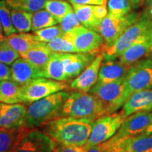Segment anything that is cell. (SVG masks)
Wrapping results in <instances>:
<instances>
[{
  "label": "cell",
  "mask_w": 152,
  "mask_h": 152,
  "mask_svg": "<svg viewBox=\"0 0 152 152\" xmlns=\"http://www.w3.org/2000/svg\"><path fill=\"white\" fill-rule=\"evenodd\" d=\"M94 123L87 118H56L42 125L41 130L58 144L83 147L90 138Z\"/></svg>",
  "instance_id": "cell-1"
},
{
  "label": "cell",
  "mask_w": 152,
  "mask_h": 152,
  "mask_svg": "<svg viewBox=\"0 0 152 152\" xmlns=\"http://www.w3.org/2000/svg\"><path fill=\"white\" fill-rule=\"evenodd\" d=\"M106 113L101 102L90 92L73 91L69 93L56 117H73L95 121Z\"/></svg>",
  "instance_id": "cell-2"
},
{
  "label": "cell",
  "mask_w": 152,
  "mask_h": 152,
  "mask_svg": "<svg viewBox=\"0 0 152 152\" xmlns=\"http://www.w3.org/2000/svg\"><path fill=\"white\" fill-rule=\"evenodd\" d=\"M152 38V19L144 12L111 46L102 48L104 61L115 60L133 44Z\"/></svg>",
  "instance_id": "cell-3"
},
{
  "label": "cell",
  "mask_w": 152,
  "mask_h": 152,
  "mask_svg": "<svg viewBox=\"0 0 152 152\" xmlns=\"http://www.w3.org/2000/svg\"><path fill=\"white\" fill-rule=\"evenodd\" d=\"M69 92L61 91L33 102L26 111L23 127L27 129L41 128L56 117Z\"/></svg>",
  "instance_id": "cell-4"
},
{
  "label": "cell",
  "mask_w": 152,
  "mask_h": 152,
  "mask_svg": "<svg viewBox=\"0 0 152 152\" xmlns=\"http://www.w3.org/2000/svg\"><path fill=\"white\" fill-rule=\"evenodd\" d=\"M125 78L108 83H99L89 91L101 102L106 115L115 113L126 101Z\"/></svg>",
  "instance_id": "cell-5"
},
{
  "label": "cell",
  "mask_w": 152,
  "mask_h": 152,
  "mask_svg": "<svg viewBox=\"0 0 152 152\" xmlns=\"http://www.w3.org/2000/svg\"><path fill=\"white\" fill-rule=\"evenodd\" d=\"M123 111L99 118L94 121L88 141L84 145L86 149L103 143L116 134L126 118Z\"/></svg>",
  "instance_id": "cell-6"
},
{
  "label": "cell",
  "mask_w": 152,
  "mask_h": 152,
  "mask_svg": "<svg viewBox=\"0 0 152 152\" xmlns=\"http://www.w3.org/2000/svg\"><path fill=\"white\" fill-rule=\"evenodd\" d=\"M69 90V85L64 81L39 77L21 86L22 103L31 104L61 91Z\"/></svg>",
  "instance_id": "cell-7"
},
{
  "label": "cell",
  "mask_w": 152,
  "mask_h": 152,
  "mask_svg": "<svg viewBox=\"0 0 152 152\" xmlns=\"http://www.w3.org/2000/svg\"><path fill=\"white\" fill-rule=\"evenodd\" d=\"M141 14L139 13L132 11L123 17H115L108 14L102 20L98 30V33L104 39L102 48L111 46L127 28L138 20Z\"/></svg>",
  "instance_id": "cell-8"
},
{
  "label": "cell",
  "mask_w": 152,
  "mask_h": 152,
  "mask_svg": "<svg viewBox=\"0 0 152 152\" xmlns=\"http://www.w3.org/2000/svg\"><path fill=\"white\" fill-rule=\"evenodd\" d=\"M152 89V60H140L131 66L125 78L126 100L133 93Z\"/></svg>",
  "instance_id": "cell-9"
},
{
  "label": "cell",
  "mask_w": 152,
  "mask_h": 152,
  "mask_svg": "<svg viewBox=\"0 0 152 152\" xmlns=\"http://www.w3.org/2000/svg\"><path fill=\"white\" fill-rule=\"evenodd\" d=\"M66 34L71 39L77 53L99 54L102 52L104 39L98 32L81 25Z\"/></svg>",
  "instance_id": "cell-10"
},
{
  "label": "cell",
  "mask_w": 152,
  "mask_h": 152,
  "mask_svg": "<svg viewBox=\"0 0 152 152\" xmlns=\"http://www.w3.org/2000/svg\"><path fill=\"white\" fill-rule=\"evenodd\" d=\"M56 145L43 131L30 129L12 152H53Z\"/></svg>",
  "instance_id": "cell-11"
},
{
  "label": "cell",
  "mask_w": 152,
  "mask_h": 152,
  "mask_svg": "<svg viewBox=\"0 0 152 152\" xmlns=\"http://www.w3.org/2000/svg\"><path fill=\"white\" fill-rule=\"evenodd\" d=\"M103 61V54L102 52L99 53L90 65L68 84L69 90L79 92H89L97 83L99 73Z\"/></svg>",
  "instance_id": "cell-12"
},
{
  "label": "cell",
  "mask_w": 152,
  "mask_h": 152,
  "mask_svg": "<svg viewBox=\"0 0 152 152\" xmlns=\"http://www.w3.org/2000/svg\"><path fill=\"white\" fill-rule=\"evenodd\" d=\"M151 122V111L137 112L125 118L115 135L119 138L140 135L143 134Z\"/></svg>",
  "instance_id": "cell-13"
},
{
  "label": "cell",
  "mask_w": 152,
  "mask_h": 152,
  "mask_svg": "<svg viewBox=\"0 0 152 152\" xmlns=\"http://www.w3.org/2000/svg\"><path fill=\"white\" fill-rule=\"evenodd\" d=\"M73 8L81 24L96 32L102 20L108 14L106 7L104 5L73 4Z\"/></svg>",
  "instance_id": "cell-14"
},
{
  "label": "cell",
  "mask_w": 152,
  "mask_h": 152,
  "mask_svg": "<svg viewBox=\"0 0 152 152\" xmlns=\"http://www.w3.org/2000/svg\"><path fill=\"white\" fill-rule=\"evenodd\" d=\"M98 54L62 53L64 72L67 81L75 78L93 61Z\"/></svg>",
  "instance_id": "cell-15"
},
{
  "label": "cell",
  "mask_w": 152,
  "mask_h": 152,
  "mask_svg": "<svg viewBox=\"0 0 152 152\" xmlns=\"http://www.w3.org/2000/svg\"><path fill=\"white\" fill-rule=\"evenodd\" d=\"M11 80L20 86L25 85L33 80L43 77V71L35 68L23 58H17L11 64Z\"/></svg>",
  "instance_id": "cell-16"
},
{
  "label": "cell",
  "mask_w": 152,
  "mask_h": 152,
  "mask_svg": "<svg viewBox=\"0 0 152 152\" xmlns=\"http://www.w3.org/2000/svg\"><path fill=\"white\" fill-rule=\"evenodd\" d=\"M27 108L21 103L1 104L0 128H17L23 126Z\"/></svg>",
  "instance_id": "cell-17"
},
{
  "label": "cell",
  "mask_w": 152,
  "mask_h": 152,
  "mask_svg": "<svg viewBox=\"0 0 152 152\" xmlns=\"http://www.w3.org/2000/svg\"><path fill=\"white\" fill-rule=\"evenodd\" d=\"M123 112L126 117L140 111H152V89L133 93L125 101Z\"/></svg>",
  "instance_id": "cell-18"
},
{
  "label": "cell",
  "mask_w": 152,
  "mask_h": 152,
  "mask_svg": "<svg viewBox=\"0 0 152 152\" xmlns=\"http://www.w3.org/2000/svg\"><path fill=\"white\" fill-rule=\"evenodd\" d=\"M131 66L120 61H103L101 66L97 83H108L126 77Z\"/></svg>",
  "instance_id": "cell-19"
},
{
  "label": "cell",
  "mask_w": 152,
  "mask_h": 152,
  "mask_svg": "<svg viewBox=\"0 0 152 152\" xmlns=\"http://www.w3.org/2000/svg\"><path fill=\"white\" fill-rule=\"evenodd\" d=\"M151 45L152 38L139 41L127 49L119 56L118 60L123 64L132 66L151 52Z\"/></svg>",
  "instance_id": "cell-20"
},
{
  "label": "cell",
  "mask_w": 152,
  "mask_h": 152,
  "mask_svg": "<svg viewBox=\"0 0 152 152\" xmlns=\"http://www.w3.org/2000/svg\"><path fill=\"white\" fill-rule=\"evenodd\" d=\"M30 129L0 128V152H12Z\"/></svg>",
  "instance_id": "cell-21"
},
{
  "label": "cell",
  "mask_w": 152,
  "mask_h": 152,
  "mask_svg": "<svg viewBox=\"0 0 152 152\" xmlns=\"http://www.w3.org/2000/svg\"><path fill=\"white\" fill-rule=\"evenodd\" d=\"M53 53L47 45V43L42 42L20 56L35 68L43 71Z\"/></svg>",
  "instance_id": "cell-22"
},
{
  "label": "cell",
  "mask_w": 152,
  "mask_h": 152,
  "mask_svg": "<svg viewBox=\"0 0 152 152\" xmlns=\"http://www.w3.org/2000/svg\"><path fill=\"white\" fill-rule=\"evenodd\" d=\"M5 39L20 55L42 43V42L37 40L34 34L27 33L12 34L6 36Z\"/></svg>",
  "instance_id": "cell-23"
},
{
  "label": "cell",
  "mask_w": 152,
  "mask_h": 152,
  "mask_svg": "<svg viewBox=\"0 0 152 152\" xmlns=\"http://www.w3.org/2000/svg\"><path fill=\"white\" fill-rule=\"evenodd\" d=\"M0 102L6 104L22 103L21 86L11 80L0 81Z\"/></svg>",
  "instance_id": "cell-24"
},
{
  "label": "cell",
  "mask_w": 152,
  "mask_h": 152,
  "mask_svg": "<svg viewBox=\"0 0 152 152\" xmlns=\"http://www.w3.org/2000/svg\"><path fill=\"white\" fill-rule=\"evenodd\" d=\"M43 77L58 81H67L64 72L62 53L54 52L43 70Z\"/></svg>",
  "instance_id": "cell-25"
},
{
  "label": "cell",
  "mask_w": 152,
  "mask_h": 152,
  "mask_svg": "<svg viewBox=\"0 0 152 152\" xmlns=\"http://www.w3.org/2000/svg\"><path fill=\"white\" fill-rule=\"evenodd\" d=\"M124 144L129 152H152V134L124 138Z\"/></svg>",
  "instance_id": "cell-26"
},
{
  "label": "cell",
  "mask_w": 152,
  "mask_h": 152,
  "mask_svg": "<svg viewBox=\"0 0 152 152\" xmlns=\"http://www.w3.org/2000/svg\"><path fill=\"white\" fill-rule=\"evenodd\" d=\"M45 8L58 23L61 22L64 17L73 11L72 6L64 0H47Z\"/></svg>",
  "instance_id": "cell-27"
},
{
  "label": "cell",
  "mask_w": 152,
  "mask_h": 152,
  "mask_svg": "<svg viewBox=\"0 0 152 152\" xmlns=\"http://www.w3.org/2000/svg\"><path fill=\"white\" fill-rule=\"evenodd\" d=\"M11 14L13 25L17 33H28L31 30L33 13L11 9Z\"/></svg>",
  "instance_id": "cell-28"
},
{
  "label": "cell",
  "mask_w": 152,
  "mask_h": 152,
  "mask_svg": "<svg viewBox=\"0 0 152 152\" xmlns=\"http://www.w3.org/2000/svg\"><path fill=\"white\" fill-rule=\"evenodd\" d=\"M58 23L56 19L46 9H40L33 13L31 30L33 32L37 31L43 28L55 26Z\"/></svg>",
  "instance_id": "cell-29"
},
{
  "label": "cell",
  "mask_w": 152,
  "mask_h": 152,
  "mask_svg": "<svg viewBox=\"0 0 152 152\" xmlns=\"http://www.w3.org/2000/svg\"><path fill=\"white\" fill-rule=\"evenodd\" d=\"M47 0H6L9 8L28 12H35L45 8Z\"/></svg>",
  "instance_id": "cell-30"
},
{
  "label": "cell",
  "mask_w": 152,
  "mask_h": 152,
  "mask_svg": "<svg viewBox=\"0 0 152 152\" xmlns=\"http://www.w3.org/2000/svg\"><path fill=\"white\" fill-rule=\"evenodd\" d=\"M47 45L53 52L56 53H77L71 39L67 34L61 37L55 38L47 43Z\"/></svg>",
  "instance_id": "cell-31"
},
{
  "label": "cell",
  "mask_w": 152,
  "mask_h": 152,
  "mask_svg": "<svg viewBox=\"0 0 152 152\" xmlns=\"http://www.w3.org/2000/svg\"><path fill=\"white\" fill-rule=\"evenodd\" d=\"M0 22L2 26L5 36L17 33L13 25L11 10L6 3V0H0Z\"/></svg>",
  "instance_id": "cell-32"
},
{
  "label": "cell",
  "mask_w": 152,
  "mask_h": 152,
  "mask_svg": "<svg viewBox=\"0 0 152 152\" xmlns=\"http://www.w3.org/2000/svg\"><path fill=\"white\" fill-rule=\"evenodd\" d=\"M132 4L129 0H109L108 14L115 17H123L132 11Z\"/></svg>",
  "instance_id": "cell-33"
},
{
  "label": "cell",
  "mask_w": 152,
  "mask_h": 152,
  "mask_svg": "<svg viewBox=\"0 0 152 152\" xmlns=\"http://www.w3.org/2000/svg\"><path fill=\"white\" fill-rule=\"evenodd\" d=\"M33 34L38 41L47 43L52 41V39H55V38L61 37L65 33L63 31L60 25H58V26L55 25V26H51V27L37 30V31L34 32Z\"/></svg>",
  "instance_id": "cell-34"
},
{
  "label": "cell",
  "mask_w": 152,
  "mask_h": 152,
  "mask_svg": "<svg viewBox=\"0 0 152 152\" xmlns=\"http://www.w3.org/2000/svg\"><path fill=\"white\" fill-rule=\"evenodd\" d=\"M20 56L19 53L9 45L5 38L3 40H0V62L11 66Z\"/></svg>",
  "instance_id": "cell-35"
},
{
  "label": "cell",
  "mask_w": 152,
  "mask_h": 152,
  "mask_svg": "<svg viewBox=\"0 0 152 152\" xmlns=\"http://www.w3.org/2000/svg\"><path fill=\"white\" fill-rule=\"evenodd\" d=\"M59 23L63 31L65 34L70 33L73 29H75V28L78 27V26L82 25L81 23L80 22L79 19L77 18V16L75 14V12H74V11L64 17V18Z\"/></svg>",
  "instance_id": "cell-36"
},
{
  "label": "cell",
  "mask_w": 152,
  "mask_h": 152,
  "mask_svg": "<svg viewBox=\"0 0 152 152\" xmlns=\"http://www.w3.org/2000/svg\"><path fill=\"white\" fill-rule=\"evenodd\" d=\"M113 143L111 144L109 152H129L124 144V138H119L114 135Z\"/></svg>",
  "instance_id": "cell-37"
},
{
  "label": "cell",
  "mask_w": 152,
  "mask_h": 152,
  "mask_svg": "<svg viewBox=\"0 0 152 152\" xmlns=\"http://www.w3.org/2000/svg\"><path fill=\"white\" fill-rule=\"evenodd\" d=\"M87 149L84 146L83 147H77V146L63 145V144H57L53 152H86Z\"/></svg>",
  "instance_id": "cell-38"
},
{
  "label": "cell",
  "mask_w": 152,
  "mask_h": 152,
  "mask_svg": "<svg viewBox=\"0 0 152 152\" xmlns=\"http://www.w3.org/2000/svg\"><path fill=\"white\" fill-rule=\"evenodd\" d=\"M112 137L105 142L99 144L97 145H95L94 147L87 149L86 152H109L111 144L113 143V138Z\"/></svg>",
  "instance_id": "cell-39"
},
{
  "label": "cell",
  "mask_w": 152,
  "mask_h": 152,
  "mask_svg": "<svg viewBox=\"0 0 152 152\" xmlns=\"http://www.w3.org/2000/svg\"><path fill=\"white\" fill-rule=\"evenodd\" d=\"M11 79V67L8 65L0 62V81L8 80Z\"/></svg>",
  "instance_id": "cell-40"
},
{
  "label": "cell",
  "mask_w": 152,
  "mask_h": 152,
  "mask_svg": "<svg viewBox=\"0 0 152 152\" xmlns=\"http://www.w3.org/2000/svg\"><path fill=\"white\" fill-rule=\"evenodd\" d=\"M72 4L106 5L107 0H69Z\"/></svg>",
  "instance_id": "cell-41"
},
{
  "label": "cell",
  "mask_w": 152,
  "mask_h": 152,
  "mask_svg": "<svg viewBox=\"0 0 152 152\" xmlns=\"http://www.w3.org/2000/svg\"><path fill=\"white\" fill-rule=\"evenodd\" d=\"M129 1H130L131 4H132V8L138 9L144 4L146 0H129Z\"/></svg>",
  "instance_id": "cell-42"
},
{
  "label": "cell",
  "mask_w": 152,
  "mask_h": 152,
  "mask_svg": "<svg viewBox=\"0 0 152 152\" xmlns=\"http://www.w3.org/2000/svg\"><path fill=\"white\" fill-rule=\"evenodd\" d=\"M145 2L147 6L146 13L152 19V0H146Z\"/></svg>",
  "instance_id": "cell-43"
},
{
  "label": "cell",
  "mask_w": 152,
  "mask_h": 152,
  "mask_svg": "<svg viewBox=\"0 0 152 152\" xmlns=\"http://www.w3.org/2000/svg\"><path fill=\"white\" fill-rule=\"evenodd\" d=\"M144 134H152V122L151 123V124L149 125V127L146 129V130L144 131V132L143 133Z\"/></svg>",
  "instance_id": "cell-44"
},
{
  "label": "cell",
  "mask_w": 152,
  "mask_h": 152,
  "mask_svg": "<svg viewBox=\"0 0 152 152\" xmlns=\"http://www.w3.org/2000/svg\"><path fill=\"white\" fill-rule=\"evenodd\" d=\"M4 30H3V28L2 26H1V22H0V40H3L4 39Z\"/></svg>",
  "instance_id": "cell-45"
},
{
  "label": "cell",
  "mask_w": 152,
  "mask_h": 152,
  "mask_svg": "<svg viewBox=\"0 0 152 152\" xmlns=\"http://www.w3.org/2000/svg\"><path fill=\"white\" fill-rule=\"evenodd\" d=\"M1 102H0V111H1Z\"/></svg>",
  "instance_id": "cell-46"
},
{
  "label": "cell",
  "mask_w": 152,
  "mask_h": 152,
  "mask_svg": "<svg viewBox=\"0 0 152 152\" xmlns=\"http://www.w3.org/2000/svg\"><path fill=\"white\" fill-rule=\"evenodd\" d=\"M151 53L152 54V45H151Z\"/></svg>",
  "instance_id": "cell-47"
}]
</instances>
